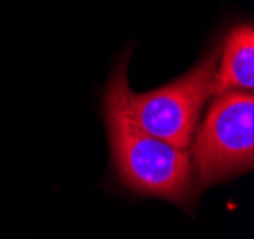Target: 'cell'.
<instances>
[{
  "mask_svg": "<svg viewBox=\"0 0 254 239\" xmlns=\"http://www.w3.org/2000/svg\"><path fill=\"white\" fill-rule=\"evenodd\" d=\"M254 91V27L239 23L226 34L214 73V93Z\"/></svg>",
  "mask_w": 254,
  "mask_h": 239,
  "instance_id": "4",
  "label": "cell"
},
{
  "mask_svg": "<svg viewBox=\"0 0 254 239\" xmlns=\"http://www.w3.org/2000/svg\"><path fill=\"white\" fill-rule=\"evenodd\" d=\"M191 143L190 156L201 188L249 173L254 167V95H216Z\"/></svg>",
  "mask_w": 254,
  "mask_h": 239,
  "instance_id": "3",
  "label": "cell"
},
{
  "mask_svg": "<svg viewBox=\"0 0 254 239\" xmlns=\"http://www.w3.org/2000/svg\"><path fill=\"white\" fill-rule=\"evenodd\" d=\"M129 55L131 50L116 61L103 91V118L110 143L112 173L122 186L138 198L173 201L191 213L201 186L190 150L144 133L124 106Z\"/></svg>",
  "mask_w": 254,
  "mask_h": 239,
  "instance_id": "1",
  "label": "cell"
},
{
  "mask_svg": "<svg viewBox=\"0 0 254 239\" xmlns=\"http://www.w3.org/2000/svg\"><path fill=\"white\" fill-rule=\"evenodd\" d=\"M220 46L209 48L188 73L146 93L124 87V106L129 118L148 135L179 148H190L199 127L203 106L214 93V73Z\"/></svg>",
  "mask_w": 254,
  "mask_h": 239,
  "instance_id": "2",
  "label": "cell"
}]
</instances>
